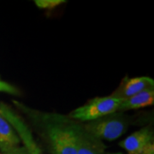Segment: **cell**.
Segmentation results:
<instances>
[{"label":"cell","instance_id":"6da1fadb","mask_svg":"<svg viewBox=\"0 0 154 154\" xmlns=\"http://www.w3.org/2000/svg\"><path fill=\"white\" fill-rule=\"evenodd\" d=\"M40 124L54 154H76L79 123L69 116L40 114Z\"/></svg>","mask_w":154,"mask_h":154},{"label":"cell","instance_id":"7a4b0ae2","mask_svg":"<svg viewBox=\"0 0 154 154\" xmlns=\"http://www.w3.org/2000/svg\"><path fill=\"white\" fill-rule=\"evenodd\" d=\"M129 118L122 112H115L83 125L85 129L101 140L113 141L126 132Z\"/></svg>","mask_w":154,"mask_h":154},{"label":"cell","instance_id":"3957f363","mask_svg":"<svg viewBox=\"0 0 154 154\" xmlns=\"http://www.w3.org/2000/svg\"><path fill=\"white\" fill-rule=\"evenodd\" d=\"M122 100L111 96L97 97L69 113V117L74 121L92 122L117 112Z\"/></svg>","mask_w":154,"mask_h":154},{"label":"cell","instance_id":"277c9868","mask_svg":"<svg viewBox=\"0 0 154 154\" xmlns=\"http://www.w3.org/2000/svg\"><path fill=\"white\" fill-rule=\"evenodd\" d=\"M0 115L11 123L12 128L20 138L21 143L28 149L30 154H44L38 143L34 140L32 130L28 127L26 121L13 110L11 106L4 103H0Z\"/></svg>","mask_w":154,"mask_h":154},{"label":"cell","instance_id":"5b68a950","mask_svg":"<svg viewBox=\"0 0 154 154\" xmlns=\"http://www.w3.org/2000/svg\"><path fill=\"white\" fill-rule=\"evenodd\" d=\"M128 154H154L152 128L144 127L125 138L119 143Z\"/></svg>","mask_w":154,"mask_h":154},{"label":"cell","instance_id":"8992f818","mask_svg":"<svg viewBox=\"0 0 154 154\" xmlns=\"http://www.w3.org/2000/svg\"><path fill=\"white\" fill-rule=\"evenodd\" d=\"M154 88V81L148 76L125 78L110 96L124 101L146 89Z\"/></svg>","mask_w":154,"mask_h":154},{"label":"cell","instance_id":"52a82bcc","mask_svg":"<svg viewBox=\"0 0 154 154\" xmlns=\"http://www.w3.org/2000/svg\"><path fill=\"white\" fill-rule=\"evenodd\" d=\"M105 150L106 146L104 141L80 124L77 130L76 154H106Z\"/></svg>","mask_w":154,"mask_h":154},{"label":"cell","instance_id":"ba28073f","mask_svg":"<svg viewBox=\"0 0 154 154\" xmlns=\"http://www.w3.org/2000/svg\"><path fill=\"white\" fill-rule=\"evenodd\" d=\"M154 104V88H151L142 91L141 93L133 96L124 101H122L119 105L118 112H124L127 110H138Z\"/></svg>","mask_w":154,"mask_h":154},{"label":"cell","instance_id":"9c48e42d","mask_svg":"<svg viewBox=\"0 0 154 154\" xmlns=\"http://www.w3.org/2000/svg\"><path fill=\"white\" fill-rule=\"evenodd\" d=\"M21 140L11 123L0 115V152L20 146Z\"/></svg>","mask_w":154,"mask_h":154},{"label":"cell","instance_id":"30bf717a","mask_svg":"<svg viewBox=\"0 0 154 154\" xmlns=\"http://www.w3.org/2000/svg\"><path fill=\"white\" fill-rule=\"evenodd\" d=\"M66 2L67 1L65 0H35L34 4L39 9L51 10V9H54L56 7L61 5Z\"/></svg>","mask_w":154,"mask_h":154},{"label":"cell","instance_id":"8fae6325","mask_svg":"<svg viewBox=\"0 0 154 154\" xmlns=\"http://www.w3.org/2000/svg\"><path fill=\"white\" fill-rule=\"evenodd\" d=\"M0 92L12 94V95H19L20 94L19 90L15 86L6 82H3L1 80H0Z\"/></svg>","mask_w":154,"mask_h":154},{"label":"cell","instance_id":"7c38bea8","mask_svg":"<svg viewBox=\"0 0 154 154\" xmlns=\"http://www.w3.org/2000/svg\"><path fill=\"white\" fill-rule=\"evenodd\" d=\"M0 154H30L28 149L26 148L24 146H18L16 147L10 149L4 152H0Z\"/></svg>","mask_w":154,"mask_h":154},{"label":"cell","instance_id":"4fadbf2b","mask_svg":"<svg viewBox=\"0 0 154 154\" xmlns=\"http://www.w3.org/2000/svg\"><path fill=\"white\" fill-rule=\"evenodd\" d=\"M107 154H123L121 152H111V153H107Z\"/></svg>","mask_w":154,"mask_h":154}]
</instances>
